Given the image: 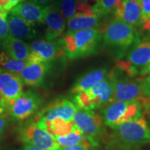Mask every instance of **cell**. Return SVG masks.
<instances>
[{
    "instance_id": "cell-4",
    "label": "cell",
    "mask_w": 150,
    "mask_h": 150,
    "mask_svg": "<svg viewBox=\"0 0 150 150\" xmlns=\"http://www.w3.org/2000/svg\"><path fill=\"white\" fill-rule=\"evenodd\" d=\"M102 34L106 45L122 50H127L138 41L136 28L117 18L105 25Z\"/></svg>"
},
{
    "instance_id": "cell-21",
    "label": "cell",
    "mask_w": 150,
    "mask_h": 150,
    "mask_svg": "<svg viewBox=\"0 0 150 150\" xmlns=\"http://www.w3.org/2000/svg\"><path fill=\"white\" fill-rule=\"evenodd\" d=\"M100 24L101 18L94 13V12L78 13L67 21V33L98 27Z\"/></svg>"
},
{
    "instance_id": "cell-36",
    "label": "cell",
    "mask_w": 150,
    "mask_h": 150,
    "mask_svg": "<svg viewBox=\"0 0 150 150\" xmlns=\"http://www.w3.org/2000/svg\"><path fill=\"white\" fill-rule=\"evenodd\" d=\"M21 150H42V149H39V148H38L36 147H34V146L27 145V146H25V147H24L23 149H21Z\"/></svg>"
},
{
    "instance_id": "cell-1",
    "label": "cell",
    "mask_w": 150,
    "mask_h": 150,
    "mask_svg": "<svg viewBox=\"0 0 150 150\" xmlns=\"http://www.w3.org/2000/svg\"><path fill=\"white\" fill-rule=\"evenodd\" d=\"M107 142L110 150H140L150 142V127L144 115L118 125Z\"/></svg>"
},
{
    "instance_id": "cell-23",
    "label": "cell",
    "mask_w": 150,
    "mask_h": 150,
    "mask_svg": "<svg viewBox=\"0 0 150 150\" xmlns=\"http://www.w3.org/2000/svg\"><path fill=\"white\" fill-rule=\"evenodd\" d=\"M62 16L66 21L78 13H88L93 12L89 4L78 2L75 0H59Z\"/></svg>"
},
{
    "instance_id": "cell-6",
    "label": "cell",
    "mask_w": 150,
    "mask_h": 150,
    "mask_svg": "<svg viewBox=\"0 0 150 150\" xmlns=\"http://www.w3.org/2000/svg\"><path fill=\"white\" fill-rule=\"evenodd\" d=\"M150 61V35L138 40L124 60L119 61L116 67L126 73L127 76L134 78Z\"/></svg>"
},
{
    "instance_id": "cell-15",
    "label": "cell",
    "mask_w": 150,
    "mask_h": 150,
    "mask_svg": "<svg viewBox=\"0 0 150 150\" xmlns=\"http://www.w3.org/2000/svg\"><path fill=\"white\" fill-rule=\"evenodd\" d=\"M113 13L115 18L131 27H142L141 10L137 0H120Z\"/></svg>"
},
{
    "instance_id": "cell-20",
    "label": "cell",
    "mask_w": 150,
    "mask_h": 150,
    "mask_svg": "<svg viewBox=\"0 0 150 150\" xmlns=\"http://www.w3.org/2000/svg\"><path fill=\"white\" fill-rule=\"evenodd\" d=\"M108 71L106 67L104 68L95 69L86 73L75 82L73 87L71 89V94L72 95L85 91L91 88L92 86L95 85L99 81L104 79L107 76Z\"/></svg>"
},
{
    "instance_id": "cell-30",
    "label": "cell",
    "mask_w": 150,
    "mask_h": 150,
    "mask_svg": "<svg viewBox=\"0 0 150 150\" xmlns=\"http://www.w3.org/2000/svg\"><path fill=\"white\" fill-rule=\"evenodd\" d=\"M8 117L9 116L6 113V112L0 114V136L2 134V133L6 128V126L7 123H8Z\"/></svg>"
},
{
    "instance_id": "cell-44",
    "label": "cell",
    "mask_w": 150,
    "mask_h": 150,
    "mask_svg": "<svg viewBox=\"0 0 150 150\" xmlns=\"http://www.w3.org/2000/svg\"><path fill=\"white\" fill-rule=\"evenodd\" d=\"M0 41H1V40H0ZM0 47H1V45H0Z\"/></svg>"
},
{
    "instance_id": "cell-43",
    "label": "cell",
    "mask_w": 150,
    "mask_h": 150,
    "mask_svg": "<svg viewBox=\"0 0 150 150\" xmlns=\"http://www.w3.org/2000/svg\"><path fill=\"white\" fill-rule=\"evenodd\" d=\"M95 1H96V2H97V1H99V0H95Z\"/></svg>"
},
{
    "instance_id": "cell-24",
    "label": "cell",
    "mask_w": 150,
    "mask_h": 150,
    "mask_svg": "<svg viewBox=\"0 0 150 150\" xmlns=\"http://www.w3.org/2000/svg\"><path fill=\"white\" fill-rule=\"evenodd\" d=\"M27 65H29L27 61L14 59L6 52L0 51V66L3 67L6 70L19 75Z\"/></svg>"
},
{
    "instance_id": "cell-32",
    "label": "cell",
    "mask_w": 150,
    "mask_h": 150,
    "mask_svg": "<svg viewBox=\"0 0 150 150\" xmlns=\"http://www.w3.org/2000/svg\"><path fill=\"white\" fill-rule=\"evenodd\" d=\"M150 74V61L140 71L139 74L141 76H145L146 75Z\"/></svg>"
},
{
    "instance_id": "cell-33",
    "label": "cell",
    "mask_w": 150,
    "mask_h": 150,
    "mask_svg": "<svg viewBox=\"0 0 150 150\" xmlns=\"http://www.w3.org/2000/svg\"><path fill=\"white\" fill-rule=\"evenodd\" d=\"M142 107L145 109V112L146 114L150 112V99H146L141 104Z\"/></svg>"
},
{
    "instance_id": "cell-14",
    "label": "cell",
    "mask_w": 150,
    "mask_h": 150,
    "mask_svg": "<svg viewBox=\"0 0 150 150\" xmlns=\"http://www.w3.org/2000/svg\"><path fill=\"white\" fill-rule=\"evenodd\" d=\"M45 23L47 25L45 39L47 41L56 40L61 36L65 29V20L62 16L59 2L46 6Z\"/></svg>"
},
{
    "instance_id": "cell-37",
    "label": "cell",
    "mask_w": 150,
    "mask_h": 150,
    "mask_svg": "<svg viewBox=\"0 0 150 150\" xmlns=\"http://www.w3.org/2000/svg\"><path fill=\"white\" fill-rule=\"evenodd\" d=\"M142 29L143 30H145V31H149V32H150V22L149 24H146V25L142 26Z\"/></svg>"
},
{
    "instance_id": "cell-11",
    "label": "cell",
    "mask_w": 150,
    "mask_h": 150,
    "mask_svg": "<svg viewBox=\"0 0 150 150\" xmlns=\"http://www.w3.org/2000/svg\"><path fill=\"white\" fill-rule=\"evenodd\" d=\"M147 98L145 97L141 84V77L118 78L116 76L114 93L111 102L115 101H138L142 103Z\"/></svg>"
},
{
    "instance_id": "cell-34",
    "label": "cell",
    "mask_w": 150,
    "mask_h": 150,
    "mask_svg": "<svg viewBox=\"0 0 150 150\" xmlns=\"http://www.w3.org/2000/svg\"><path fill=\"white\" fill-rule=\"evenodd\" d=\"M30 1L42 6V5H45V4H50V2H52V1H53L54 0H30Z\"/></svg>"
},
{
    "instance_id": "cell-3",
    "label": "cell",
    "mask_w": 150,
    "mask_h": 150,
    "mask_svg": "<svg viewBox=\"0 0 150 150\" xmlns=\"http://www.w3.org/2000/svg\"><path fill=\"white\" fill-rule=\"evenodd\" d=\"M116 76L115 71H110L106 78L91 88L74 95L73 101L77 108L93 110L111 102Z\"/></svg>"
},
{
    "instance_id": "cell-25",
    "label": "cell",
    "mask_w": 150,
    "mask_h": 150,
    "mask_svg": "<svg viewBox=\"0 0 150 150\" xmlns=\"http://www.w3.org/2000/svg\"><path fill=\"white\" fill-rule=\"evenodd\" d=\"M120 1V0H99L92 6V10L94 13L102 18L114 12Z\"/></svg>"
},
{
    "instance_id": "cell-9",
    "label": "cell",
    "mask_w": 150,
    "mask_h": 150,
    "mask_svg": "<svg viewBox=\"0 0 150 150\" xmlns=\"http://www.w3.org/2000/svg\"><path fill=\"white\" fill-rule=\"evenodd\" d=\"M18 136L24 143L42 150L50 149L57 145L53 135L40 128L33 121L22 125L19 128Z\"/></svg>"
},
{
    "instance_id": "cell-22",
    "label": "cell",
    "mask_w": 150,
    "mask_h": 150,
    "mask_svg": "<svg viewBox=\"0 0 150 150\" xmlns=\"http://www.w3.org/2000/svg\"><path fill=\"white\" fill-rule=\"evenodd\" d=\"M55 140L57 144L61 147H70V146L83 145L88 147H95L91 140L83 134V133L78 128L74 123L72 130L69 134L64 136H55Z\"/></svg>"
},
{
    "instance_id": "cell-2",
    "label": "cell",
    "mask_w": 150,
    "mask_h": 150,
    "mask_svg": "<svg viewBox=\"0 0 150 150\" xmlns=\"http://www.w3.org/2000/svg\"><path fill=\"white\" fill-rule=\"evenodd\" d=\"M61 40L68 59H80L96 53L102 40V31L91 28L68 32Z\"/></svg>"
},
{
    "instance_id": "cell-18",
    "label": "cell",
    "mask_w": 150,
    "mask_h": 150,
    "mask_svg": "<svg viewBox=\"0 0 150 150\" xmlns=\"http://www.w3.org/2000/svg\"><path fill=\"white\" fill-rule=\"evenodd\" d=\"M9 32L11 36L19 40H31L36 36V31L20 17L11 13L7 16Z\"/></svg>"
},
{
    "instance_id": "cell-29",
    "label": "cell",
    "mask_w": 150,
    "mask_h": 150,
    "mask_svg": "<svg viewBox=\"0 0 150 150\" xmlns=\"http://www.w3.org/2000/svg\"><path fill=\"white\" fill-rule=\"evenodd\" d=\"M12 10L8 0H0V13L8 15L9 11Z\"/></svg>"
},
{
    "instance_id": "cell-39",
    "label": "cell",
    "mask_w": 150,
    "mask_h": 150,
    "mask_svg": "<svg viewBox=\"0 0 150 150\" xmlns=\"http://www.w3.org/2000/svg\"><path fill=\"white\" fill-rule=\"evenodd\" d=\"M6 112V108L4 106H3V105L0 103V114L3 113V112Z\"/></svg>"
},
{
    "instance_id": "cell-19",
    "label": "cell",
    "mask_w": 150,
    "mask_h": 150,
    "mask_svg": "<svg viewBox=\"0 0 150 150\" xmlns=\"http://www.w3.org/2000/svg\"><path fill=\"white\" fill-rule=\"evenodd\" d=\"M1 47L4 51L9 56L19 61H27L31 53V47L29 45L11 35L4 39Z\"/></svg>"
},
{
    "instance_id": "cell-28",
    "label": "cell",
    "mask_w": 150,
    "mask_h": 150,
    "mask_svg": "<svg viewBox=\"0 0 150 150\" xmlns=\"http://www.w3.org/2000/svg\"><path fill=\"white\" fill-rule=\"evenodd\" d=\"M141 84L145 97L150 99V74L141 77Z\"/></svg>"
},
{
    "instance_id": "cell-10",
    "label": "cell",
    "mask_w": 150,
    "mask_h": 150,
    "mask_svg": "<svg viewBox=\"0 0 150 150\" xmlns=\"http://www.w3.org/2000/svg\"><path fill=\"white\" fill-rule=\"evenodd\" d=\"M31 53L27 59L29 64L50 63L65 54L61 40H35L31 42Z\"/></svg>"
},
{
    "instance_id": "cell-16",
    "label": "cell",
    "mask_w": 150,
    "mask_h": 150,
    "mask_svg": "<svg viewBox=\"0 0 150 150\" xmlns=\"http://www.w3.org/2000/svg\"><path fill=\"white\" fill-rule=\"evenodd\" d=\"M47 6L39 5L31 1L18 4L11 10V13L20 17L30 25L44 23Z\"/></svg>"
},
{
    "instance_id": "cell-17",
    "label": "cell",
    "mask_w": 150,
    "mask_h": 150,
    "mask_svg": "<svg viewBox=\"0 0 150 150\" xmlns=\"http://www.w3.org/2000/svg\"><path fill=\"white\" fill-rule=\"evenodd\" d=\"M50 66V63L29 64L21 71L19 76L25 85L31 87H38L42 84Z\"/></svg>"
},
{
    "instance_id": "cell-12",
    "label": "cell",
    "mask_w": 150,
    "mask_h": 150,
    "mask_svg": "<svg viewBox=\"0 0 150 150\" xmlns=\"http://www.w3.org/2000/svg\"><path fill=\"white\" fill-rule=\"evenodd\" d=\"M23 93V82L18 74L4 70L0 72V103L6 108Z\"/></svg>"
},
{
    "instance_id": "cell-27",
    "label": "cell",
    "mask_w": 150,
    "mask_h": 150,
    "mask_svg": "<svg viewBox=\"0 0 150 150\" xmlns=\"http://www.w3.org/2000/svg\"><path fill=\"white\" fill-rule=\"evenodd\" d=\"M7 16L0 13V40H3L11 35L7 23Z\"/></svg>"
},
{
    "instance_id": "cell-13",
    "label": "cell",
    "mask_w": 150,
    "mask_h": 150,
    "mask_svg": "<svg viewBox=\"0 0 150 150\" xmlns=\"http://www.w3.org/2000/svg\"><path fill=\"white\" fill-rule=\"evenodd\" d=\"M78 108L72 101L65 98L57 99L43 108L36 116L46 122H51L56 118L67 122H72L73 116Z\"/></svg>"
},
{
    "instance_id": "cell-31",
    "label": "cell",
    "mask_w": 150,
    "mask_h": 150,
    "mask_svg": "<svg viewBox=\"0 0 150 150\" xmlns=\"http://www.w3.org/2000/svg\"><path fill=\"white\" fill-rule=\"evenodd\" d=\"M62 150H91V147L83 145L70 146V147H62Z\"/></svg>"
},
{
    "instance_id": "cell-40",
    "label": "cell",
    "mask_w": 150,
    "mask_h": 150,
    "mask_svg": "<svg viewBox=\"0 0 150 150\" xmlns=\"http://www.w3.org/2000/svg\"><path fill=\"white\" fill-rule=\"evenodd\" d=\"M75 1H78V2H81V3H84V4H89V1L90 0H75Z\"/></svg>"
},
{
    "instance_id": "cell-26",
    "label": "cell",
    "mask_w": 150,
    "mask_h": 150,
    "mask_svg": "<svg viewBox=\"0 0 150 150\" xmlns=\"http://www.w3.org/2000/svg\"><path fill=\"white\" fill-rule=\"evenodd\" d=\"M137 1L141 10L142 26L146 25L150 22V0H137Z\"/></svg>"
},
{
    "instance_id": "cell-5",
    "label": "cell",
    "mask_w": 150,
    "mask_h": 150,
    "mask_svg": "<svg viewBox=\"0 0 150 150\" xmlns=\"http://www.w3.org/2000/svg\"><path fill=\"white\" fill-rule=\"evenodd\" d=\"M141 103L138 101H115L103 110V123L112 129L127 121L136 120L143 115Z\"/></svg>"
},
{
    "instance_id": "cell-35",
    "label": "cell",
    "mask_w": 150,
    "mask_h": 150,
    "mask_svg": "<svg viewBox=\"0 0 150 150\" xmlns=\"http://www.w3.org/2000/svg\"><path fill=\"white\" fill-rule=\"evenodd\" d=\"M8 1H9V3H10L11 7L13 9L16 5H18V4H20L21 1H24V0H8Z\"/></svg>"
},
{
    "instance_id": "cell-42",
    "label": "cell",
    "mask_w": 150,
    "mask_h": 150,
    "mask_svg": "<svg viewBox=\"0 0 150 150\" xmlns=\"http://www.w3.org/2000/svg\"><path fill=\"white\" fill-rule=\"evenodd\" d=\"M3 70H4V69H3V68H1V67H0V72H2Z\"/></svg>"
},
{
    "instance_id": "cell-8",
    "label": "cell",
    "mask_w": 150,
    "mask_h": 150,
    "mask_svg": "<svg viewBox=\"0 0 150 150\" xmlns=\"http://www.w3.org/2000/svg\"><path fill=\"white\" fill-rule=\"evenodd\" d=\"M73 122L85 134L95 147L98 145L97 138L102 134V117L92 110L78 109L73 116Z\"/></svg>"
},
{
    "instance_id": "cell-38",
    "label": "cell",
    "mask_w": 150,
    "mask_h": 150,
    "mask_svg": "<svg viewBox=\"0 0 150 150\" xmlns=\"http://www.w3.org/2000/svg\"><path fill=\"white\" fill-rule=\"evenodd\" d=\"M47 150H62V147H60V146L57 144V145H56V146H54V147H52L50 149H47Z\"/></svg>"
},
{
    "instance_id": "cell-41",
    "label": "cell",
    "mask_w": 150,
    "mask_h": 150,
    "mask_svg": "<svg viewBox=\"0 0 150 150\" xmlns=\"http://www.w3.org/2000/svg\"><path fill=\"white\" fill-rule=\"evenodd\" d=\"M147 115H148V117H149V122L148 123V124H149V126L150 127V112H149V113H147Z\"/></svg>"
},
{
    "instance_id": "cell-7",
    "label": "cell",
    "mask_w": 150,
    "mask_h": 150,
    "mask_svg": "<svg viewBox=\"0 0 150 150\" xmlns=\"http://www.w3.org/2000/svg\"><path fill=\"white\" fill-rule=\"evenodd\" d=\"M42 101L40 94L31 91H27L9 104L6 112L14 120H24L38 110Z\"/></svg>"
}]
</instances>
